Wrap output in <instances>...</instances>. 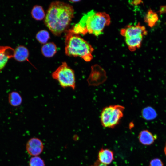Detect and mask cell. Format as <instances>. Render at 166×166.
Returning a JSON list of instances; mask_svg holds the SVG:
<instances>
[{
    "label": "cell",
    "mask_w": 166,
    "mask_h": 166,
    "mask_svg": "<svg viewBox=\"0 0 166 166\" xmlns=\"http://www.w3.org/2000/svg\"><path fill=\"white\" fill-rule=\"evenodd\" d=\"M121 34L125 38L144 36L147 34L145 27L140 23L135 25H128L120 30Z\"/></svg>",
    "instance_id": "7"
},
{
    "label": "cell",
    "mask_w": 166,
    "mask_h": 166,
    "mask_svg": "<svg viewBox=\"0 0 166 166\" xmlns=\"http://www.w3.org/2000/svg\"><path fill=\"white\" fill-rule=\"evenodd\" d=\"M79 0H70V2H79Z\"/></svg>",
    "instance_id": "26"
},
{
    "label": "cell",
    "mask_w": 166,
    "mask_h": 166,
    "mask_svg": "<svg viewBox=\"0 0 166 166\" xmlns=\"http://www.w3.org/2000/svg\"><path fill=\"white\" fill-rule=\"evenodd\" d=\"M143 36L136 38H125L126 43L129 50L134 51L140 48L142 44Z\"/></svg>",
    "instance_id": "14"
},
{
    "label": "cell",
    "mask_w": 166,
    "mask_h": 166,
    "mask_svg": "<svg viewBox=\"0 0 166 166\" xmlns=\"http://www.w3.org/2000/svg\"><path fill=\"white\" fill-rule=\"evenodd\" d=\"M57 47L56 45L53 42L46 43L41 48L42 54L47 57H53L56 53Z\"/></svg>",
    "instance_id": "13"
},
{
    "label": "cell",
    "mask_w": 166,
    "mask_h": 166,
    "mask_svg": "<svg viewBox=\"0 0 166 166\" xmlns=\"http://www.w3.org/2000/svg\"><path fill=\"white\" fill-rule=\"evenodd\" d=\"M164 153L166 156V143L165 144V147L164 148Z\"/></svg>",
    "instance_id": "25"
},
{
    "label": "cell",
    "mask_w": 166,
    "mask_h": 166,
    "mask_svg": "<svg viewBox=\"0 0 166 166\" xmlns=\"http://www.w3.org/2000/svg\"><path fill=\"white\" fill-rule=\"evenodd\" d=\"M36 38L37 41L41 44H45L50 38V35L48 31L41 30L37 34Z\"/></svg>",
    "instance_id": "18"
},
{
    "label": "cell",
    "mask_w": 166,
    "mask_h": 166,
    "mask_svg": "<svg viewBox=\"0 0 166 166\" xmlns=\"http://www.w3.org/2000/svg\"><path fill=\"white\" fill-rule=\"evenodd\" d=\"M149 166H164V164L160 159L156 158L150 161Z\"/></svg>",
    "instance_id": "21"
},
{
    "label": "cell",
    "mask_w": 166,
    "mask_h": 166,
    "mask_svg": "<svg viewBox=\"0 0 166 166\" xmlns=\"http://www.w3.org/2000/svg\"><path fill=\"white\" fill-rule=\"evenodd\" d=\"M30 166H45L44 161L41 157L34 156L31 157L29 161Z\"/></svg>",
    "instance_id": "20"
},
{
    "label": "cell",
    "mask_w": 166,
    "mask_h": 166,
    "mask_svg": "<svg viewBox=\"0 0 166 166\" xmlns=\"http://www.w3.org/2000/svg\"><path fill=\"white\" fill-rule=\"evenodd\" d=\"M90 166H107L106 165L100 162L99 161L97 162L94 165Z\"/></svg>",
    "instance_id": "24"
},
{
    "label": "cell",
    "mask_w": 166,
    "mask_h": 166,
    "mask_svg": "<svg viewBox=\"0 0 166 166\" xmlns=\"http://www.w3.org/2000/svg\"><path fill=\"white\" fill-rule=\"evenodd\" d=\"M14 49L8 46L0 45V71L5 66L9 60L13 58Z\"/></svg>",
    "instance_id": "9"
},
{
    "label": "cell",
    "mask_w": 166,
    "mask_h": 166,
    "mask_svg": "<svg viewBox=\"0 0 166 166\" xmlns=\"http://www.w3.org/2000/svg\"><path fill=\"white\" fill-rule=\"evenodd\" d=\"M65 43V53L67 55L79 57L86 62L92 59L94 49L79 35L67 30Z\"/></svg>",
    "instance_id": "3"
},
{
    "label": "cell",
    "mask_w": 166,
    "mask_h": 166,
    "mask_svg": "<svg viewBox=\"0 0 166 166\" xmlns=\"http://www.w3.org/2000/svg\"><path fill=\"white\" fill-rule=\"evenodd\" d=\"M10 103L13 106L19 105L22 102V99L20 95L17 92H12L9 96Z\"/></svg>",
    "instance_id": "19"
},
{
    "label": "cell",
    "mask_w": 166,
    "mask_h": 166,
    "mask_svg": "<svg viewBox=\"0 0 166 166\" xmlns=\"http://www.w3.org/2000/svg\"><path fill=\"white\" fill-rule=\"evenodd\" d=\"M52 77L58 81L63 88L70 87L73 90L75 89L76 82L74 71L65 62H63L52 73Z\"/></svg>",
    "instance_id": "5"
},
{
    "label": "cell",
    "mask_w": 166,
    "mask_h": 166,
    "mask_svg": "<svg viewBox=\"0 0 166 166\" xmlns=\"http://www.w3.org/2000/svg\"><path fill=\"white\" fill-rule=\"evenodd\" d=\"M32 17L37 20H41L45 18V14L42 7L36 5L32 8L31 11Z\"/></svg>",
    "instance_id": "16"
},
{
    "label": "cell",
    "mask_w": 166,
    "mask_h": 166,
    "mask_svg": "<svg viewBox=\"0 0 166 166\" xmlns=\"http://www.w3.org/2000/svg\"><path fill=\"white\" fill-rule=\"evenodd\" d=\"M74 15L72 6L62 2L54 1L47 10L45 24L54 35L59 36L67 29Z\"/></svg>",
    "instance_id": "1"
},
{
    "label": "cell",
    "mask_w": 166,
    "mask_h": 166,
    "mask_svg": "<svg viewBox=\"0 0 166 166\" xmlns=\"http://www.w3.org/2000/svg\"><path fill=\"white\" fill-rule=\"evenodd\" d=\"M29 55L28 49L24 46L20 45L14 49L13 58L18 62H22L28 61Z\"/></svg>",
    "instance_id": "10"
},
{
    "label": "cell",
    "mask_w": 166,
    "mask_h": 166,
    "mask_svg": "<svg viewBox=\"0 0 166 166\" xmlns=\"http://www.w3.org/2000/svg\"><path fill=\"white\" fill-rule=\"evenodd\" d=\"M124 109V106L119 105H111L104 108L100 115L103 126L113 128L118 124L123 116Z\"/></svg>",
    "instance_id": "4"
},
{
    "label": "cell",
    "mask_w": 166,
    "mask_h": 166,
    "mask_svg": "<svg viewBox=\"0 0 166 166\" xmlns=\"http://www.w3.org/2000/svg\"><path fill=\"white\" fill-rule=\"evenodd\" d=\"M144 22L148 26L152 27L156 24L158 20L157 14L150 9L148 10L144 17Z\"/></svg>",
    "instance_id": "15"
},
{
    "label": "cell",
    "mask_w": 166,
    "mask_h": 166,
    "mask_svg": "<svg viewBox=\"0 0 166 166\" xmlns=\"http://www.w3.org/2000/svg\"><path fill=\"white\" fill-rule=\"evenodd\" d=\"M141 114L143 118L147 120H153L157 116L155 110L150 106L144 108L142 111Z\"/></svg>",
    "instance_id": "17"
},
{
    "label": "cell",
    "mask_w": 166,
    "mask_h": 166,
    "mask_svg": "<svg viewBox=\"0 0 166 166\" xmlns=\"http://www.w3.org/2000/svg\"><path fill=\"white\" fill-rule=\"evenodd\" d=\"M159 12L160 14L166 13V5L161 6Z\"/></svg>",
    "instance_id": "22"
},
{
    "label": "cell",
    "mask_w": 166,
    "mask_h": 166,
    "mask_svg": "<svg viewBox=\"0 0 166 166\" xmlns=\"http://www.w3.org/2000/svg\"><path fill=\"white\" fill-rule=\"evenodd\" d=\"M110 22V17L108 14L92 10L84 15L79 22L69 30L77 34L84 35L88 33L98 36Z\"/></svg>",
    "instance_id": "2"
},
{
    "label": "cell",
    "mask_w": 166,
    "mask_h": 166,
    "mask_svg": "<svg viewBox=\"0 0 166 166\" xmlns=\"http://www.w3.org/2000/svg\"><path fill=\"white\" fill-rule=\"evenodd\" d=\"M99 161L104 164H109L113 160V154L110 150L101 149L99 151L98 155Z\"/></svg>",
    "instance_id": "11"
},
{
    "label": "cell",
    "mask_w": 166,
    "mask_h": 166,
    "mask_svg": "<svg viewBox=\"0 0 166 166\" xmlns=\"http://www.w3.org/2000/svg\"><path fill=\"white\" fill-rule=\"evenodd\" d=\"M42 142L39 139L33 138L30 139L26 145V149L28 153L32 156H37L40 155L43 149Z\"/></svg>",
    "instance_id": "8"
},
{
    "label": "cell",
    "mask_w": 166,
    "mask_h": 166,
    "mask_svg": "<svg viewBox=\"0 0 166 166\" xmlns=\"http://www.w3.org/2000/svg\"><path fill=\"white\" fill-rule=\"evenodd\" d=\"M156 137L149 131L144 130L141 131L139 136L140 142L144 145H148L152 144Z\"/></svg>",
    "instance_id": "12"
},
{
    "label": "cell",
    "mask_w": 166,
    "mask_h": 166,
    "mask_svg": "<svg viewBox=\"0 0 166 166\" xmlns=\"http://www.w3.org/2000/svg\"><path fill=\"white\" fill-rule=\"evenodd\" d=\"M129 2L131 5H137L140 4L142 2V1L141 0H134V1H130Z\"/></svg>",
    "instance_id": "23"
},
{
    "label": "cell",
    "mask_w": 166,
    "mask_h": 166,
    "mask_svg": "<svg viewBox=\"0 0 166 166\" xmlns=\"http://www.w3.org/2000/svg\"><path fill=\"white\" fill-rule=\"evenodd\" d=\"M107 79L105 69L98 64L91 66L90 73L87 79L89 86H97L103 83Z\"/></svg>",
    "instance_id": "6"
}]
</instances>
